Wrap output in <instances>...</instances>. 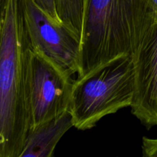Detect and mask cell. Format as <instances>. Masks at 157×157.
<instances>
[{"label": "cell", "instance_id": "7c38bea8", "mask_svg": "<svg viewBox=\"0 0 157 157\" xmlns=\"http://www.w3.org/2000/svg\"><path fill=\"white\" fill-rule=\"evenodd\" d=\"M6 5H7V0H0V26L2 25V21L6 12Z\"/></svg>", "mask_w": 157, "mask_h": 157}, {"label": "cell", "instance_id": "7a4b0ae2", "mask_svg": "<svg viewBox=\"0 0 157 157\" xmlns=\"http://www.w3.org/2000/svg\"><path fill=\"white\" fill-rule=\"evenodd\" d=\"M30 48L20 0H7L0 26V157H19L30 128L25 89Z\"/></svg>", "mask_w": 157, "mask_h": 157}, {"label": "cell", "instance_id": "6da1fadb", "mask_svg": "<svg viewBox=\"0 0 157 157\" xmlns=\"http://www.w3.org/2000/svg\"><path fill=\"white\" fill-rule=\"evenodd\" d=\"M148 1L84 0L78 77L119 57L134 55L147 31L155 25Z\"/></svg>", "mask_w": 157, "mask_h": 157}, {"label": "cell", "instance_id": "9c48e42d", "mask_svg": "<svg viewBox=\"0 0 157 157\" xmlns=\"http://www.w3.org/2000/svg\"><path fill=\"white\" fill-rule=\"evenodd\" d=\"M142 153L145 157H157V138L143 137Z\"/></svg>", "mask_w": 157, "mask_h": 157}, {"label": "cell", "instance_id": "30bf717a", "mask_svg": "<svg viewBox=\"0 0 157 157\" xmlns=\"http://www.w3.org/2000/svg\"><path fill=\"white\" fill-rule=\"evenodd\" d=\"M33 1L41 9H42L52 19L61 22L58 16V13H57L55 0H33Z\"/></svg>", "mask_w": 157, "mask_h": 157}, {"label": "cell", "instance_id": "8992f818", "mask_svg": "<svg viewBox=\"0 0 157 157\" xmlns=\"http://www.w3.org/2000/svg\"><path fill=\"white\" fill-rule=\"evenodd\" d=\"M133 58L135 89L131 113L150 129L157 126V24L147 31Z\"/></svg>", "mask_w": 157, "mask_h": 157}, {"label": "cell", "instance_id": "3957f363", "mask_svg": "<svg viewBox=\"0 0 157 157\" xmlns=\"http://www.w3.org/2000/svg\"><path fill=\"white\" fill-rule=\"evenodd\" d=\"M135 89L133 58L125 55L74 80L69 111L78 130L94 128L102 118L131 106Z\"/></svg>", "mask_w": 157, "mask_h": 157}, {"label": "cell", "instance_id": "277c9868", "mask_svg": "<svg viewBox=\"0 0 157 157\" xmlns=\"http://www.w3.org/2000/svg\"><path fill=\"white\" fill-rule=\"evenodd\" d=\"M68 71L31 48L26 67L30 128L69 110L74 80Z\"/></svg>", "mask_w": 157, "mask_h": 157}, {"label": "cell", "instance_id": "8fae6325", "mask_svg": "<svg viewBox=\"0 0 157 157\" xmlns=\"http://www.w3.org/2000/svg\"><path fill=\"white\" fill-rule=\"evenodd\" d=\"M148 10L153 23L157 24V0H149Z\"/></svg>", "mask_w": 157, "mask_h": 157}, {"label": "cell", "instance_id": "5b68a950", "mask_svg": "<svg viewBox=\"0 0 157 157\" xmlns=\"http://www.w3.org/2000/svg\"><path fill=\"white\" fill-rule=\"evenodd\" d=\"M31 48L71 75L81 71V41L62 23L52 19L33 0H20Z\"/></svg>", "mask_w": 157, "mask_h": 157}, {"label": "cell", "instance_id": "ba28073f", "mask_svg": "<svg viewBox=\"0 0 157 157\" xmlns=\"http://www.w3.org/2000/svg\"><path fill=\"white\" fill-rule=\"evenodd\" d=\"M60 21L81 41L84 0H55Z\"/></svg>", "mask_w": 157, "mask_h": 157}, {"label": "cell", "instance_id": "52a82bcc", "mask_svg": "<svg viewBox=\"0 0 157 157\" xmlns=\"http://www.w3.org/2000/svg\"><path fill=\"white\" fill-rule=\"evenodd\" d=\"M73 127L69 110L29 129L19 157H52L62 136Z\"/></svg>", "mask_w": 157, "mask_h": 157}]
</instances>
